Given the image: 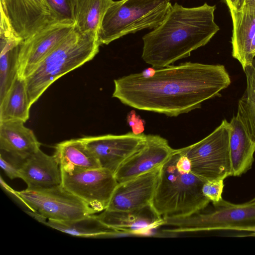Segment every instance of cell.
<instances>
[{
    "label": "cell",
    "mask_w": 255,
    "mask_h": 255,
    "mask_svg": "<svg viewBox=\"0 0 255 255\" xmlns=\"http://www.w3.org/2000/svg\"><path fill=\"white\" fill-rule=\"evenodd\" d=\"M231 83L224 65L189 62L156 69L148 77L138 73L115 79L112 96L138 110L177 117L200 108Z\"/></svg>",
    "instance_id": "obj_1"
},
{
    "label": "cell",
    "mask_w": 255,
    "mask_h": 255,
    "mask_svg": "<svg viewBox=\"0 0 255 255\" xmlns=\"http://www.w3.org/2000/svg\"><path fill=\"white\" fill-rule=\"evenodd\" d=\"M215 9L216 5L207 3L194 7L172 5L162 22L142 37L143 61L159 69L205 46L220 30L215 21Z\"/></svg>",
    "instance_id": "obj_2"
},
{
    "label": "cell",
    "mask_w": 255,
    "mask_h": 255,
    "mask_svg": "<svg viewBox=\"0 0 255 255\" xmlns=\"http://www.w3.org/2000/svg\"><path fill=\"white\" fill-rule=\"evenodd\" d=\"M206 181L191 171L190 160L179 149H174L160 167L151 204L162 217H183L199 212L210 202L202 192Z\"/></svg>",
    "instance_id": "obj_3"
},
{
    "label": "cell",
    "mask_w": 255,
    "mask_h": 255,
    "mask_svg": "<svg viewBox=\"0 0 255 255\" xmlns=\"http://www.w3.org/2000/svg\"><path fill=\"white\" fill-rule=\"evenodd\" d=\"M100 45L97 34L74 28L25 79L30 106L58 79L93 59Z\"/></svg>",
    "instance_id": "obj_4"
},
{
    "label": "cell",
    "mask_w": 255,
    "mask_h": 255,
    "mask_svg": "<svg viewBox=\"0 0 255 255\" xmlns=\"http://www.w3.org/2000/svg\"><path fill=\"white\" fill-rule=\"evenodd\" d=\"M170 0L113 1L97 33L100 45L108 44L125 35L159 25L169 11Z\"/></svg>",
    "instance_id": "obj_5"
},
{
    "label": "cell",
    "mask_w": 255,
    "mask_h": 255,
    "mask_svg": "<svg viewBox=\"0 0 255 255\" xmlns=\"http://www.w3.org/2000/svg\"><path fill=\"white\" fill-rule=\"evenodd\" d=\"M206 213L198 212L183 217H163V225L175 227L165 231L184 233L216 230L255 232V204H237L224 200L213 204Z\"/></svg>",
    "instance_id": "obj_6"
},
{
    "label": "cell",
    "mask_w": 255,
    "mask_h": 255,
    "mask_svg": "<svg viewBox=\"0 0 255 255\" xmlns=\"http://www.w3.org/2000/svg\"><path fill=\"white\" fill-rule=\"evenodd\" d=\"M230 122L223 120L208 136L180 148L190 160L191 171L205 181L232 176L229 150Z\"/></svg>",
    "instance_id": "obj_7"
},
{
    "label": "cell",
    "mask_w": 255,
    "mask_h": 255,
    "mask_svg": "<svg viewBox=\"0 0 255 255\" xmlns=\"http://www.w3.org/2000/svg\"><path fill=\"white\" fill-rule=\"evenodd\" d=\"M29 210L48 220L68 221L97 212L62 184L45 189L17 191Z\"/></svg>",
    "instance_id": "obj_8"
},
{
    "label": "cell",
    "mask_w": 255,
    "mask_h": 255,
    "mask_svg": "<svg viewBox=\"0 0 255 255\" xmlns=\"http://www.w3.org/2000/svg\"><path fill=\"white\" fill-rule=\"evenodd\" d=\"M62 185L97 213L107 209L118 182L115 174L98 168L67 173L62 171Z\"/></svg>",
    "instance_id": "obj_9"
},
{
    "label": "cell",
    "mask_w": 255,
    "mask_h": 255,
    "mask_svg": "<svg viewBox=\"0 0 255 255\" xmlns=\"http://www.w3.org/2000/svg\"><path fill=\"white\" fill-rule=\"evenodd\" d=\"M74 24L54 22L20 44L17 75L25 79L74 30Z\"/></svg>",
    "instance_id": "obj_10"
},
{
    "label": "cell",
    "mask_w": 255,
    "mask_h": 255,
    "mask_svg": "<svg viewBox=\"0 0 255 255\" xmlns=\"http://www.w3.org/2000/svg\"><path fill=\"white\" fill-rule=\"evenodd\" d=\"M101 168L115 173L120 166L144 144L146 135L129 132L81 138Z\"/></svg>",
    "instance_id": "obj_11"
},
{
    "label": "cell",
    "mask_w": 255,
    "mask_h": 255,
    "mask_svg": "<svg viewBox=\"0 0 255 255\" xmlns=\"http://www.w3.org/2000/svg\"><path fill=\"white\" fill-rule=\"evenodd\" d=\"M0 3L14 31L23 41L55 22L44 0H0Z\"/></svg>",
    "instance_id": "obj_12"
},
{
    "label": "cell",
    "mask_w": 255,
    "mask_h": 255,
    "mask_svg": "<svg viewBox=\"0 0 255 255\" xmlns=\"http://www.w3.org/2000/svg\"><path fill=\"white\" fill-rule=\"evenodd\" d=\"M174 149L158 135H146L144 145L127 159L115 176L119 183L160 167L171 156Z\"/></svg>",
    "instance_id": "obj_13"
},
{
    "label": "cell",
    "mask_w": 255,
    "mask_h": 255,
    "mask_svg": "<svg viewBox=\"0 0 255 255\" xmlns=\"http://www.w3.org/2000/svg\"><path fill=\"white\" fill-rule=\"evenodd\" d=\"M160 167L119 183L106 209L130 211L151 204L157 185Z\"/></svg>",
    "instance_id": "obj_14"
},
{
    "label": "cell",
    "mask_w": 255,
    "mask_h": 255,
    "mask_svg": "<svg viewBox=\"0 0 255 255\" xmlns=\"http://www.w3.org/2000/svg\"><path fill=\"white\" fill-rule=\"evenodd\" d=\"M230 12L233 22L232 56L244 70L255 58V3L246 0L241 9Z\"/></svg>",
    "instance_id": "obj_15"
},
{
    "label": "cell",
    "mask_w": 255,
    "mask_h": 255,
    "mask_svg": "<svg viewBox=\"0 0 255 255\" xmlns=\"http://www.w3.org/2000/svg\"><path fill=\"white\" fill-rule=\"evenodd\" d=\"M106 225L124 234H141L163 226V218L151 204L130 211L105 210L97 215Z\"/></svg>",
    "instance_id": "obj_16"
},
{
    "label": "cell",
    "mask_w": 255,
    "mask_h": 255,
    "mask_svg": "<svg viewBox=\"0 0 255 255\" xmlns=\"http://www.w3.org/2000/svg\"><path fill=\"white\" fill-rule=\"evenodd\" d=\"M20 178L28 189L49 188L62 184V170L54 154H46L39 148L24 161Z\"/></svg>",
    "instance_id": "obj_17"
},
{
    "label": "cell",
    "mask_w": 255,
    "mask_h": 255,
    "mask_svg": "<svg viewBox=\"0 0 255 255\" xmlns=\"http://www.w3.org/2000/svg\"><path fill=\"white\" fill-rule=\"evenodd\" d=\"M0 101L17 75L20 44L23 41L15 32L5 15L0 19Z\"/></svg>",
    "instance_id": "obj_18"
},
{
    "label": "cell",
    "mask_w": 255,
    "mask_h": 255,
    "mask_svg": "<svg viewBox=\"0 0 255 255\" xmlns=\"http://www.w3.org/2000/svg\"><path fill=\"white\" fill-rule=\"evenodd\" d=\"M230 124L229 150L232 176H240L252 168L255 140L237 115L232 118Z\"/></svg>",
    "instance_id": "obj_19"
},
{
    "label": "cell",
    "mask_w": 255,
    "mask_h": 255,
    "mask_svg": "<svg viewBox=\"0 0 255 255\" xmlns=\"http://www.w3.org/2000/svg\"><path fill=\"white\" fill-rule=\"evenodd\" d=\"M20 120L0 122V148L25 160L40 148L41 143L33 131Z\"/></svg>",
    "instance_id": "obj_20"
},
{
    "label": "cell",
    "mask_w": 255,
    "mask_h": 255,
    "mask_svg": "<svg viewBox=\"0 0 255 255\" xmlns=\"http://www.w3.org/2000/svg\"><path fill=\"white\" fill-rule=\"evenodd\" d=\"M39 222L72 236L89 238H106L123 234L102 223L97 215H90L68 221L48 220L36 212H27Z\"/></svg>",
    "instance_id": "obj_21"
},
{
    "label": "cell",
    "mask_w": 255,
    "mask_h": 255,
    "mask_svg": "<svg viewBox=\"0 0 255 255\" xmlns=\"http://www.w3.org/2000/svg\"><path fill=\"white\" fill-rule=\"evenodd\" d=\"M54 155L62 171L74 173L101 168L81 138L60 142L55 146Z\"/></svg>",
    "instance_id": "obj_22"
},
{
    "label": "cell",
    "mask_w": 255,
    "mask_h": 255,
    "mask_svg": "<svg viewBox=\"0 0 255 255\" xmlns=\"http://www.w3.org/2000/svg\"><path fill=\"white\" fill-rule=\"evenodd\" d=\"M31 106L25 79L17 75L6 94L0 101V122L20 120L25 123Z\"/></svg>",
    "instance_id": "obj_23"
},
{
    "label": "cell",
    "mask_w": 255,
    "mask_h": 255,
    "mask_svg": "<svg viewBox=\"0 0 255 255\" xmlns=\"http://www.w3.org/2000/svg\"><path fill=\"white\" fill-rule=\"evenodd\" d=\"M113 0H74V28L81 33L97 34L103 17Z\"/></svg>",
    "instance_id": "obj_24"
},
{
    "label": "cell",
    "mask_w": 255,
    "mask_h": 255,
    "mask_svg": "<svg viewBox=\"0 0 255 255\" xmlns=\"http://www.w3.org/2000/svg\"><path fill=\"white\" fill-rule=\"evenodd\" d=\"M243 71L246 77L247 86L239 101L236 115L255 140V58Z\"/></svg>",
    "instance_id": "obj_25"
},
{
    "label": "cell",
    "mask_w": 255,
    "mask_h": 255,
    "mask_svg": "<svg viewBox=\"0 0 255 255\" xmlns=\"http://www.w3.org/2000/svg\"><path fill=\"white\" fill-rule=\"evenodd\" d=\"M55 22L74 24V0H44Z\"/></svg>",
    "instance_id": "obj_26"
},
{
    "label": "cell",
    "mask_w": 255,
    "mask_h": 255,
    "mask_svg": "<svg viewBox=\"0 0 255 255\" xmlns=\"http://www.w3.org/2000/svg\"><path fill=\"white\" fill-rule=\"evenodd\" d=\"M25 160L1 150L0 164L1 168L10 179L20 178V169Z\"/></svg>",
    "instance_id": "obj_27"
},
{
    "label": "cell",
    "mask_w": 255,
    "mask_h": 255,
    "mask_svg": "<svg viewBox=\"0 0 255 255\" xmlns=\"http://www.w3.org/2000/svg\"><path fill=\"white\" fill-rule=\"evenodd\" d=\"M224 179L206 181L202 187L203 195L212 203L218 202L222 199L224 187Z\"/></svg>",
    "instance_id": "obj_28"
},
{
    "label": "cell",
    "mask_w": 255,
    "mask_h": 255,
    "mask_svg": "<svg viewBox=\"0 0 255 255\" xmlns=\"http://www.w3.org/2000/svg\"><path fill=\"white\" fill-rule=\"evenodd\" d=\"M127 119L128 123L132 128V132L135 134L142 133L144 130L142 121L136 116L134 111L129 113Z\"/></svg>",
    "instance_id": "obj_29"
},
{
    "label": "cell",
    "mask_w": 255,
    "mask_h": 255,
    "mask_svg": "<svg viewBox=\"0 0 255 255\" xmlns=\"http://www.w3.org/2000/svg\"><path fill=\"white\" fill-rule=\"evenodd\" d=\"M225 1L229 10H238L243 7L246 0H225Z\"/></svg>",
    "instance_id": "obj_30"
},
{
    "label": "cell",
    "mask_w": 255,
    "mask_h": 255,
    "mask_svg": "<svg viewBox=\"0 0 255 255\" xmlns=\"http://www.w3.org/2000/svg\"><path fill=\"white\" fill-rule=\"evenodd\" d=\"M156 69L153 67L148 68L147 69H144L140 73L143 77H148L152 76L154 75L156 71Z\"/></svg>",
    "instance_id": "obj_31"
},
{
    "label": "cell",
    "mask_w": 255,
    "mask_h": 255,
    "mask_svg": "<svg viewBox=\"0 0 255 255\" xmlns=\"http://www.w3.org/2000/svg\"><path fill=\"white\" fill-rule=\"evenodd\" d=\"M245 236H254V237H255V232H253L252 233L248 235H247Z\"/></svg>",
    "instance_id": "obj_32"
},
{
    "label": "cell",
    "mask_w": 255,
    "mask_h": 255,
    "mask_svg": "<svg viewBox=\"0 0 255 255\" xmlns=\"http://www.w3.org/2000/svg\"><path fill=\"white\" fill-rule=\"evenodd\" d=\"M249 202L255 204V197L254 198H253L252 200H250Z\"/></svg>",
    "instance_id": "obj_33"
},
{
    "label": "cell",
    "mask_w": 255,
    "mask_h": 255,
    "mask_svg": "<svg viewBox=\"0 0 255 255\" xmlns=\"http://www.w3.org/2000/svg\"><path fill=\"white\" fill-rule=\"evenodd\" d=\"M251 0V1H253L254 3H255V0Z\"/></svg>",
    "instance_id": "obj_34"
}]
</instances>
